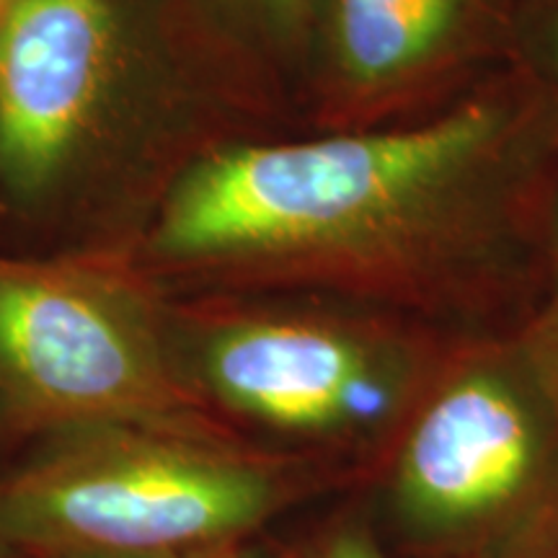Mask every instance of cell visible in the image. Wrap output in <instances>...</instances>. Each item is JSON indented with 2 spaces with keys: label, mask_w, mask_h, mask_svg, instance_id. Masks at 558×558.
I'll use <instances>...</instances> for the list:
<instances>
[{
  "label": "cell",
  "mask_w": 558,
  "mask_h": 558,
  "mask_svg": "<svg viewBox=\"0 0 558 558\" xmlns=\"http://www.w3.org/2000/svg\"><path fill=\"white\" fill-rule=\"evenodd\" d=\"M305 558H390L380 541L360 522H344L331 527L313 543Z\"/></svg>",
  "instance_id": "9"
},
{
  "label": "cell",
  "mask_w": 558,
  "mask_h": 558,
  "mask_svg": "<svg viewBox=\"0 0 558 558\" xmlns=\"http://www.w3.org/2000/svg\"><path fill=\"white\" fill-rule=\"evenodd\" d=\"M279 41H295L308 29L316 0H215Z\"/></svg>",
  "instance_id": "8"
},
{
  "label": "cell",
  "mask_w": 558,
  "mask_h": 558,
  "mask_svg": "<svg viewBox=\"0 0 558 558\" xmlns=\"http://www.w3.org/2000/svg\"><path fill=\"white\" fill-rule=\"evenodd\" d=\"M543 558H558V550H550V554L543 556Z\"/></svg>",
  "instance_id": "13"
},
{
  "label": "cell",
  "mask_w": 558,
  "mask_h": 558,
  "mask_svg": "<svg viewBox=\"0 0 558 558\" xmlns=\"http://www.w3.org/2000/svg\"><path fill=\"white\" fill-rule=\"evenodd\" d=\"M3 3H5V0H0V11H3Z\"/></svg>",
  "instance_id": "14"
},
{
  "label": "cell",
  "mask_w": 558,
  "mask_h": 558,
  "mask_svg": "<svg viewBox=\"0 0 558 558\" xmlns=\"http://www.w3.org/2000/svg\"><path fill=\"white\" fill-rule=\"evenodd\" d=\"M0 558H24V556H19L16 550H11L9 546H3V543H0Z\"/></svg>",
  "instance_id": "12"
},
{
  "label": "cell",
  "mask_w": 558,
  "mask_h": 558,
  "mask_svg": "<svg viewBox=\"0 0 558 558\" xmlns=\"http://www.w3.org/2000/svg\"><path fill=\"white\" fill-rule=\"evenodd\" d=\"M497 130L484 107L380 135L241 145L190 166L148 233L158 267L333 248L456 179Z\"/></svg>",
  "instance_id": "2"
},
{
  "label": "cell",
  "mask_w": 558,
  "mask_h": 558,
  "mask_svg": "<svg viewBox=\"0 0 558 558\" xmlns=\"http://www.w3.org/2000/svg\"><path fill=\"white\" fill-rule=\"evenodd\" d=\"M148 0H5L0 190L45 209L86 171L148 73Z\"/></svg>",
  "instance_id": "4"
},
{
  "label": "cell",
  "mask_w": 558,
  "mask_h": 558,
  "mask_svg": "<svg viewBox=\"0 0 558 558\" xmlns=\"http://www.w3.org/2000/svg\"><path fill=\"white\" fill-rule=\"evenodd\" d=\"M339 68L360 86H380L448 45L465 0H326Z\"/></svg>",
  "instance_id": "7"
},
{
  "label": "cell",
  "mask_w": 558,
  "mask_h": 558,
  "mask_svg": "<svg viewBox=\"0 0 558 558\" xmlns=\"http://www.w3.org/2000/svg\"><path fill=\"white\" fill-rule=\"evenodd\" d=\"M228 558H267L264 554H259V550H254V548H235L233 554H230Z\"/></svg>",
  "instance_id": "10"
},
{
  "label": "cell",
  "mask_w": 558,
  "mask_h": 558,
  "mask_svg": "<svg viewBox=\"0 0 558 558\" xmlns=\"http://www.w3.org/2000/svg\"><path fill=\"white\" fill-rule=\"evenodd\" d=\"M558 486L548 432L522 388L471 369L442 388L403 442L388 492L401 538L437 556H478L527 535Z\"/></svg>",
  "instance_id": "5"
},
{
  "label": "cell",
  "mask_w": 558,
  "mask_h": 558,
  "mask_svg": "<svg viewBox=\"0 0 558 558\" xmlns=\"http://www.w3.org/2000/svg\"><path fill=\"white\" fill-rule=\"evenodd\" d=\"M288 499L275 465L209 432L109 424L50 437L0 476V543L24 558L220 554Z\"/></svg>",
  "instance_id": "1"
},
{
  "label": "cell",
  "mask_w": 558,
  "mask_h": 558,
  "mask_svg": "<svg viewBox=\"0 0 558 558\" xmlns=\"http://www.w3.org/2000/svg\"><path fill=\"white\" fill-rule=\"evenodd\" d=\"M199 403L143 284L99 262L0 254V422L11 432H207Z\"/></svg>",
  "instance_id": "3"
},
{
  "label": "cell",
  "mask_w": 558,
  "mask_h": 558,
  "mask_svg": "<svg viewBox=\"0 0 558 558\" xmlns=\"http://www.w3.org/2000/svg\"><path fill=\"white\" fill-rule=\"evenodd\" d=\"M177 367L197 399L209 396L282 435H352L378 424L396 401L375 349L305 318L230 320L197 337Z\"/></svg>",
  "instance_id": "6"
},
{
  "label": "cell",
  "mask_w": 558,
  "mask_h": 558,
  "mask_svg": "<svg viewBox=\"0 0 558 558\" xmlns=\"http://www.w3.org/2000/svg\"><path fill=\"white\" fill-rule=\"evenodd\" d=\"M241 548V546H239ZM235 550V548H233ZM233 550H220V554H202V556H173V558H228Z\"/></svg>",
  "instance_id": "11"
}]
</instances>
